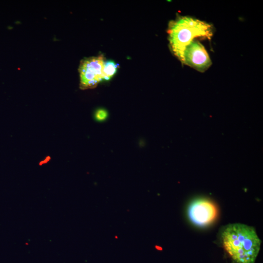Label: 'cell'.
<instances>
[{
	"mask_svg": "<svg viewBox=\"0 0 263 263\" xmlns=\"http://www.w3.org/2000/svg\"><path fill=\"white\" fill-rule=\"evenodd\" d=\"M188 213L192 223L203 227L210 225L215 220L218 211L216 206L210 200L198 198L190 203Z\"/></svg>",
	"mask_w": 263,
	"mask_h": 263,
	"instance_id": "277c9868",
	"label": "cell"
},
{
	"mask_svg": "<svg viewBox=\"0 0 263 263\" xmlns=\"http://www.w3.org/2000/svg\"><path fill=\"white\" fill-rule=\"evenodd\" d=\"M211 63L207 51L199 41L193 40L186 47L183 54V64L204 72Z\"/></svg>",
	"mask_w": 263,
	"mask_h": 263,
	"instance_id": "5b68a950",
	"label": "cell"
},
{
	"mask_svg": "<svg viewBox=\"0 0 263 263\" xmlns=\"http://www.w3.org/2000/svg\"><path fill=\"white\" fill-rule=\"evenodd\" d=\"M117 65L113 61L109 60L104 62V79L109 80L116 72Z\"/></svg>",
	"mask_w": 263,
	"mask_h": 263,
	"instance_id": "8992f818",
	"label": "cell"
},
{
	"mask_svg": "<svg viewBox=\"0 0 263 263\" xmlns=\"http://www.w3.org/2000/svg\"><path fill=\"white\" fill-rule=\"evenodd\" d=\"M107 116V113L103 109H99L96 112L95 118L98 120H103L106 119Z\"/></svg>",
	"mask_w": 263,
	"mask_h": 263,
	"instance_id": "52a82bcc",
	"label": "cell"
},
{
	"mask_svg": "<svg viewBox=\"0 0 263 263\" xmlns=\"http://www.w3.org/2000/svg\"><path fill=\"white\" fill-rule=\"evenodd\" d=\"M104 60L102 56H93L82 60L79 67L80 88H95L104 79Z\"/></svg>",
	"mask_w": 263,
	"mask_h": 263,
	"instance_id": "3957f363",
	"label": "cell"
},
{
	"mask_svg": "<svg viewBox=\"0 0 263 263\" xmlns=\"http://www.w3.org/2000/svg\"><path fill=\"white\" fill-rule=\"evenodd\" d=\"M223 246L236 263H254L261 241L253 227L240 223L226 225L221 233Z\"/></svg>",
	"mask_w": 263,
	"mask_h": 263,
	"instance_id": "6da1fadb",
	"label": "cell"
},
{
	"mask_svg": "<svg viewBox=\"0 0 263 263\" xmlns=\"http://www.w3.org/2000/svg\"><path fill=\"white\" fill-rule=\"evenodd\" d=\"M168 33L170 49L183 64V54L186 47L195 38L210 39L212 29L211 25L205 21L182 16L169 22Z\"/></svg>",
	"mask_w": 263,
	"mask_h": 263,
	"instance_id": "7a4b0ae2",
	"label": "cell"
}]
</instances>
